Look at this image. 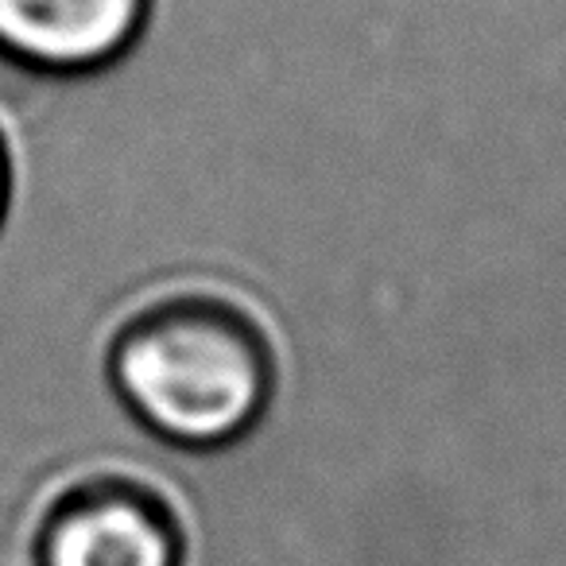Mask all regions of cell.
<instances>
[{
  "label": "cell",
  "mask_w": 566,
  "mask_h": 566,
  "mask_svg": "<svg viewBox=\"0 0 566 566\" xmlns=\"http://www.w3.org/2000/svg\"><path fill=\"white\" fill-rule=\"evenodd\" d=\"M113 392L136 423L182 450H218L260 423L275 385L272 346L237 303L167 295L109 346Z\"/></svg>",
  "instance_id": "6da1fadb"
},
{
  "label": "cell",
  "mask_w": 566,
  "mask_h": 566,
  "mask_svg": "<svg viewBox=\"0 0 566 566\" xmlns=\"http://www.w3.org/2000/svg\"><path fill=\"white\" fill-rule=\"evenodd\" d=\"M43 566H179V527L136 481H86L43 527Z\"/></svg>",
  "instance_id": "7a4b0ae2"
},
{
  "label": "cell",
  "mask_w": 566,
  "mask_h": 566,
  "mask_svg": "<svg viewBox=\"0 0 566 566\" xmlns=\"http://www.w3.org/2000/svg\"><path fill=\"white\" fill-rule=\"evenodd\" d=\"M9 187H12V167H9L4 136H0V221H4V210H9Z\"/></svg>",
  "instance_id": "277c9868"
},
{
  "label": "cell",
  "mask_w": 566,
  "mask_h": 566,
  "mask_svg": "<svg viewBox=\"0 0 566 566\" xmlns=\"http://www.w3.org/2000/svg\"><path fill=\"white\" fill-rule=\"evenodd\" d=\"M151 0H0V55L35 74L78 78L133 51Z\"/></svg>",
  "instance_id": "3957f363"
}]
</instances>
